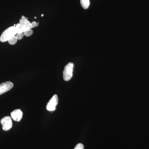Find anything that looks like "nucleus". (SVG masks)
Listing matches in <instances>:
<instances>
[{
    "label": "nucleus",
    "mask_w": 149,
    "mask_h": 149,
    "mask_svg": "<svg viewBox=\"0 0 149 149\" xmlns=\"http://www.w3.org/2000/svg\"><path fill=\"white\" fill-rule=\"evenodd\" d=\"M74 149H84V146L83 144L78 143L74 147Z\"/></svg>",
    "instance_id": "obj_11"
},
{
    "label": "nucleus",
    "mask_w": 149,
    "mask_h": 149,
    "mask_svg": "<svg viewBox=\"0 0 149 149\" xmlns=\"http://www.w3.org/2000/svg\"><path fill=\"white\" fill-rule=\"evenodd\" d=\"M22 19H28V18H27V17H25L24 16H22L21 17Z\"/></svg>",
    "instance_id": "obj_14"
},
{
    "label": "nucleus",
    "mask_w": 149,
    "mask_h": 149,
    "mask_svg": "<svg viewBox=\"0 0 149 149\" xmlns=\"http://www.w3.org/2000/svg\"><path fill=\"white\" fill-rule=\"evenodd\" d=\"M37 18V17H35V18Z\"/></svg>",
    "instance_id": "obj_17"
},
{
    "label": "nucleus",
    "mask_w": 149,
    "mask_h": 149,
    "mask_svg": "<svg viewBox=\"0 0 149 149\" xmlns=\"http://www.w3.org/2000/svg\"><path fill=\"white\" fill-rule=\"evenodd\" d=\"M1 123L2 125L3 130L5 131L9 130L12 127L13 123L11 118L10 116H6L1 120Z\"/></svg>",
    "instance_id": "obj_5"
},
{
    "label": "nucleus",
    "mask_w": 149,
    "mask_h": 149,
    "mask_svg": "<svg viewBox=\"0 0 149 149\" xmlns=\"http://www.w3.org/2000/svg\"><path fill=\"white\" fill-rule=\"evenodd\" d=\"M17 34L16 27L15 26H11L6 29L3 32L0 37V41L1 42H5L8 41L10 39Z\"/></svg>",
    "instance_id": "obj_2"
},
{
    "label": "nucleus",
    "mask_w": 149,
    "mask_h": 149,
    "mask_svg": "<svg viewBox=\"0 0 149 149\" xmlns=\"http://www.w3.org/2000/svg\"><path fill=\"white\" fill-rule=\"evenodd\" d=\"M17 38L16 36H14L13 37H12L11 39L8 40L9 44L11 45H15L17 42Z\"/></svg>",
    "instance_id": "obj_9"
},
{
    "label": "nucleus",
    "mask_w": 149,
    "mask_h": 149,
    "mask_svg": "<svg viewBox=\"0 0 149 149\" xmlns=\"http://www.w3.org/2000/svg\"><path fill=\"white\" fill-rule=\"evenodd\" d=\"M13 87L11 82L8 81L0 84V95L10 90Z\"/></svg>",
    "instance_id": "obj_6"
},
{
    "label": "nucleus",
    "mask_w": 149,
    "mask_h": 149,
    "mask_svg": "<svg viewBox=\"0 0 149 149\" xmlns=\"http://www.w3.org/2000/svg\"><path fill=\"white\" fill-rule=\"evenodd\" d=\"M38 24H39V22H37V26H38Z\"/></svg>",
    "instance_id": "obj_15"
},
{
    "label": "nucleus",
    "mask_w": 149,
    "mask_h": 149,
    "mask_svg": "<svg viewBox=\"0 0 149 149\" xmlns=\"http://www.w3.org/2000/svg\"><path fill=\"white\" fill-rule=\"evenodd\" d=\"M33 31L32 29H29L27 31L23 32V34L26 37H29L33 34Z\"/></svg>",
    "instance_id": "obj_10"
},
{
    "label": "nucleus",
    "mask_w": 149,
    "mask_h": 149,
    "mask_svg": "<svg viewBox=\"0 0 149 149\" xmlns=\"http://www.w3.org/2000/svg\"><path fill=\"white\" fill-rule=\"evenodd\" d=\"M24 34L23 33H20V34H17L16 35L17 38V40H20L23 38L24 37Z\"/></svg>",
    "instance_id": "obj_12"
},
{
    "label": "nucleus",
    "mask_w": 149,
    "mask_h": 149,
    "mask_svg": "<svg viewBox=\"0 0 149 149\" xmlns=\"http://www.w3.org/2000/svg\"><path fill=\"white\" fill-rule=\"evenodd\" d=\"M22 115H23V113L21 110L19 109L15 110L11 113V116L12 118L15 121H17V122H19L21 120L22 117Z\"/></svg>",
    "instance_id": "obj_7"
},
{
    "label": "nucleus",
    "mask_w": 149,
    "mask_h": 149,
    "mask_svg": "<svg viewBox=\"0 0 149 149\" xmlns=\"http://www.w3.org/2000/svg\"><path fill=\"white\" fill-rule=\"evenodd\" d=\"M74 64L72 63H69L65 66L63 71V78L65 81H68L72 78L73 75Z\"/></svg>",
    "instance_id": "obj_3"
},
{
    "label": "nucleus",
    "mask_w": 149,
    "mask_h": 149,
    "mask_svg": "<svg viewBox=\"0 0 149 149\" xmlns=\"http://www.w3.org/2000/svg\"><path fill=\"white\" fill-rule=\"evenodd\" d=\"M43 16H44V15H42V17H43Z\"/></svg>",
    "instance_id": "obj_16"
},
{
    "label": "nucleus",
    "mask_w": 149,
    "mask_h": 149,
    "mask_svg": "<svg viewBox=\"0 0 149 149\" xmlns=\"http://www.w3.org/2000/svg\"><path fill=\"white\" fill-rule=\"evenodd\" d=\"M37 23L35 21L32 22L31 23V26H32V28H34L35 27H37Z\"/></svg>",
    "instance_id": "obj_13"
},
{
    "label": "nucleus",
    "mask_w": 149,
    "mask_h": 149,
    "mask_svg": "<svg viewBox=\"0 0 149 149\" xmlns=\"http://www.w3.org/2000/svg\"><path fill=\"white\" fill-rule=\"evenodd\" d=\"M80 3L83 8L87 9L90 6V2L89 0H80Z\"/></svg>",
    "instance_id": "obj_8"
},
{
    "label": "nucleus",
    "mask_w": 149,
    "mask_h": 149,
    "mask_svg": "<svg viewBox=\"0 0 149 149\" xmlns=\"http://www.w3.org/2000/svg\"><path fill=\"white\" fill-rule=\"evenodd\" d=\"M19 23L16 24V27L17 34L23 32L32 28L31 23L27 19H19Z\"/></svg>",
    "instance_id": "obj_1"
},
{
    "label": "nucleus",
    "mask_w": 149,
    "mask_h": 149,
    "mask_svg": "<svg viewBox=\"0 0 149 149\" xmlns=\"http://www.w3.org/2000/svg\"><path fill=\"white\" fill-rule=\"evenodd\" d=\"M58 104V97L56 95H54L47 104V109L50 111H54Z\"/></svg>",
    "instance_id": "obj_4"
}]
</instances>
